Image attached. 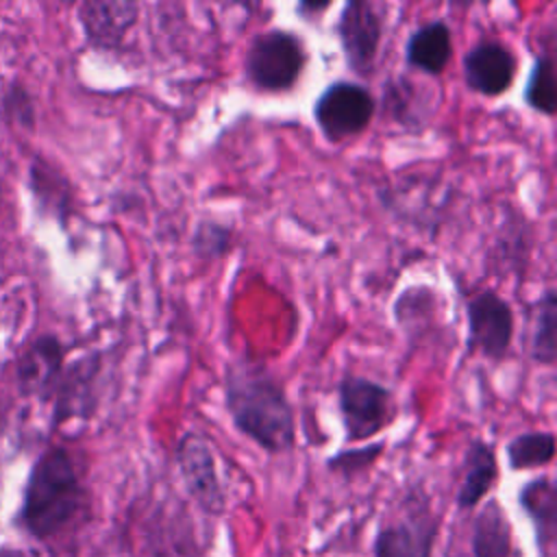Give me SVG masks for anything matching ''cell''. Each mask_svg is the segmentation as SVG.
<instances>
[{"label":"cell","instance_id":"6da1fadb","mask_svg":"<svg viewBox=\"0 0 557 557\" xmlns=\"http://www.w3.org/2000/svg\"><path fill=\"white\" fill-rule=\"evenodd\" d=\"M224 409L233 426L270 455L296 446V411L285 385L263 363L237 359L224 368Z\"/></svg>","mask_w":557,"mask_h":557},{"label":"cell","instance_id":"7a4b0ae2","mask_svg":"<svg viewBox=\"0 0 557 557\" xmlns=\"http://www.w3.org/2000/svg\"><path fill=\"white\" fill-rule=\"evenodd\" d=\"M83 503V485L70 453L52 446L33 463L22 500V522L37 535L59 533L78 511Z\"/></svg>","mask_w":557,"mask_h":557},{"label":"cell","instance_id":"3957f363","mask_svg":"<svg viewBox=\"0 0 557 557\" xmlns=\"http://www.w3.org/2000/svg\"><path fill=\"white\" fill-rule=\"evenodd\" d=\"M309 52L302 37L289 28H265L257 33L244 54V78L257 94H289L305 67Z\"/></svg>","mask_w":557,"mask_h":557},{"label":"cell","instance_id":"277c9868","mask_svg":"<svg viewBox=\"0 0 557 557\" xmlns=\"http://www.w3.org/2000/svg\"><path fill=\"white\" fill-rule=\"evenodd\" d=\"M337 411L346 442H368L387 429L396 416V400L389 387L363 374L344 372L337 383Z\"/></svg>","mask_w":557,"mask_h":557},{"label":"cell","instance_id":"5b68a950","mask_svg":"<svg viewBox=\"0 0 557 557\" xmlns=\"http://www.w3.org/2000/svg\"><path fill=\"white\" fill-rule=\"evenodd\" d=\"M376 113L374 94L357 81L337 78L313 100V122L329 144H344L359 137Z\"/></svg>","mask_w":557,"mask_h":557},{"label":"cell","instance_id":"8992f818","mask_svg":"<svg viewBox=\"0 0 557 557\" xmlns=\"http://www.w3.org/2000/svg\"><path fill=\"white\" fill-rule=\"evenodd\" d=\"M383 7L372 0H348L342 7L335 20V35L344 63L355 76L368 78L374 74L383 41Z\"/></svg>","mask_w":557,"mask_h":557},{"label":"cell","instance_id":"52a82bcc","mask_svg":"<svg viewBox=\"0 0 557 557\" xmlns=\"http://www.w3.org/2000/svg\"><path fill=\"white\" fill-rule=\"evenodd\" d=\"M463 309L468 350L492 361L505 359L516 335V315L511 305L498 292L481 289L466 298Z\"/></svg>","mask_w":557,"mask_h":557},{"label":"cell","instance_id":"ba28073f","mask_svg":"<svg viewBox=\"0 0 557 557\" xmlns=\"http://www.w3.org/2000/svg\"><path fill=\"white\" fill-rule=\"evenodd\" d=\"M174 461L196 505L211 516H220L226 507V496L218 474L215 455L207 437L196 431L183 433L174 446Z\"/></svg>","mask_w":557,"mask_h":557},{"label":"cell","instance_id":"9c48e42d","mask_svg":"<svg viewBox=\"0 0 557 557\" xmlns=\"http://www.w3.org/2000/svg\"><path fill=\"white\" fill-rule=\"evenodd\" d=\"M461 74L470 91L496 98L511 89L518 74V59L505 41L481 39L463 52Z\"/></svg>","mask_w":557,"mask_h":557},{"label":"cell","instance_id":"30bf717a","mask_svg":"<svg viewBox=\"0 0 557 557\" xmlns=\"http://www.w3.org/2000/svg\"><path fill=\"white\" fill-rule=\"evenodd\" d=\"M89 46L100 50L120 48L139 20V4L128 0H91L76 11Z\"/></svg>","mask_w":557,"mask_h":557},{"label":"cell","instance_id":"8fae6325","mask_svg":"<svg viewBox=\"0 0 557 557\" xmlns=\"http://www.w3.org/2000/svg\"><path fill=\"white\" fill-rule=\"evenodd\" d=\"M65 370V346L57 335H39L17 359V385L28 396H52Z\"/></svg>","mask_w":557,"mask_h":557},{"label":"cell","instance_id":"7c38bea8","mask_svg":"<svg viewBox=\"0 0 557 557\" xmlns=\"http://www.w3.org/2000/svg\"><path fill=\"white\" fill-rule=\"evenodd\" d=\"M437 522L429 513L385 524L374 537V557H431Z\"/></svg>","mask_w":557,"mask_h":557},{"label":"cell","instance_id":"4fadbf2b","mask_svg":"<svg viewBox=\"0 0 557 557\" xmlns=\"http://www.w3.org/2000/svg\"><path fill=\"white\" fill-rule=\"evenodd\" d=\"M453 59V33L444 20H429L416 26L405 41V63L407 67L440 76Z\"/></svg>","mask_w":557,"mask_h":557},{"label":"cell","instance_id":"5bb4252c","mask_svg":"<svg viewBox=\"0 0 557 557\" xmlns=\"http://www.w3.org/2000/svg\"><path fill=\"white\" fill-rule=\"evenodd\" d=\"M100 372L98 355L83 357L63 370L57 396V422L72 420L76 416L87 418L96 407V379Z\"/></svg>","mask_w":557,"mask_h":557},{"label":"cell","instance_id":"9a60e30c","mask_svg":"<svg viewBox=\"0 0 557 557\" xmlns=\"http://www.w3.org/2000/svg\"><path fill=\"white\" fill-rule=\"evenodd\" d=\"M498 459L492 442L474 437L463 455V476L457 492L459 509H474L496 485Z\"/></svg>","mask_w":557,"mask_h":557},{"label":"cell","instance_id":"2e32d148","mask_svg":"<svg viewBox=\"0 0 557 557\" xmlns=\"http://www.w3.org/2000/svg\"><path fill=\"white\" fill-rule=\"evenodd\" d=\"M527 355L550 368L557 359V292L546 287L527 307Z\"/></svg>","mask_w":557,"mask_h":557},{"label":"cell","instance_id":"e0dca14e","mask_svg":"<svg viewBox=\"0 0 557 557\" xmlns=\"http://www.w3.org/2000/svg\"><path fill=\"white\" fill-rule=\"evenodd\" d=\"M520 507L535 527L537 540L546 557H550L557 531V487L550 476H537L522 485L518 494Z\"/></svg>","mask_w":557,"mask_h":557},{"label":"cell","instance_id":"ac0fdd59","mask_svg":"<svg viewBox=\"0 0 557 557\" xmlns=\"http://www.w3.org/2000/svg\"><path fill=\"white\" fill-rule=\"evenodd\" d=\"M474 557H509L511 555V524L496 500H487L474 518L472 527Z\"/></svg>","mask_w":557,"mask_h":557},{"label":"cell","instance_id":"d6986e66","mask_svg":"<svg viewBox=\"0 0 557 557\" xmlns=\"http://www.w3.org/2000/svg\"><path fill=\"white\" fill-rule=\"evenodd\" d=\"M524 104L546 117H553L557 111V78L555 61L550 52H540L524 81Z\"/></svg>","mask_w":557,"mask_h":557},{"label":"cell","instance_id":"ffe728a7","mask_svg":"<svg viewBox=\"0 0 557 557\" xmlns=\"http://www.w3.org/2000/svg\"><path fill=\"white\" fill-rule=\"evenodd\" d=\"M507 463L511 470L544 468L555 459L553 431H522L505 446Z\"/></svg>","mask_w":557,"mask_h":557},{"label":"cell","instance_id":"44dd1931","mask_svg":"<svg viewBox=\"0 0 557 557\" xmlns=\"http://www.w3.org/2000/svg\"><path fill=\"white\" fill-rule=\"evenodd\" d=\"M233 246V228L220 220H200L191 233V252L200 261H220Z\"/></svg>","mask_w":557,"mask_h":557},{"label":"cell","instance_id":"7402d4cb","mask_svg":"<svg viewBox=\"0 0 557 557\" xmlns=\"http://www.w3.org/2000/svg\"><path fill=\"white\" fill-rule=\"evenodd\" d=\"M30 183L33 194L41 200L46 209H54L59 215L67 211L70 191L65 189V181L46 163H33L30 168Z\"/></svg>","mask_w":557,"mask_h":557},{"label":"cell","instance_id":"603a6c76","mask_svg":"<svg viewBox=\"0 0 557 557\" xmlns=\"http://www.w3.org/2000/svg\"><path fill=\"white\" fill-rule=\"evenodd\" d=\"M385 450L383 442H372L366 446H355L348 450H337L333 457L326 459V466L331 472L344 474V476H355L363 470H368Z\"/></svg>","mask_w":557,"mask_h":557},{"label":"cell","instance_id":"cb8c5ba5","mask_svg":"<svg viewBox=\"0 0 557 557\" xmlns=\"http://www.w3.org/2000/svg\"><path fill=\"white\" fill-rule=\"evenodd\" d=\"M2 111L11 124L33 128L35 124V104L26 87L11 85L2 96Z\"/></svg>","mask_w":557,"mask_h":557},{"label":"cell","instance_id":"d4e9b609","mask_svg":"<svg viewBox=\"0 0 557 557\" xmlns=\"http://www.w3.org/2000/svg\"><path fill=\"white\" fill-rule=\"evenodd\" d=\"M331 9V2L329 0H300L296 4V13L300 20H320L326 11Z\"/></svg>","mask_w":557,"mask_h":557},{"label":"cell","instance_id":"484cf974","mask_svg":"<svg viewBox=\"0 0 557 557\" xmlns=\"http://www.w3.org/2000/svg\"><path fill=\"white\" fill-rule=\"evenodd\" d=\"M0 557H30L17 548H0Z\"/></svg>","mask_w":557,"mask_h":557},{"label":"cell","instance_id":"4316f807","mask_svg":"<svg viewBox=\"0 0 557 557\" xmlns=\"http://www.w3.org/2000/svg\"><path fill=\"white\" fill-rule=\"evenodd\" d=\"M0 202H2V187H0Z\"/></svg>","mask_w":557,"mask_h":557}]
</instances>
